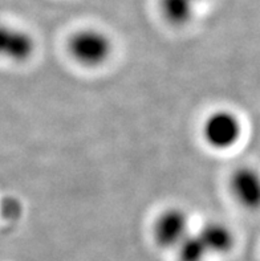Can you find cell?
Returning a JSON list of instances; mask_svg holds the SVG:
<instances>
[{"label":"cell","mask_w":260,"mask_h":261,"mask_svg":"<svg viewBox=\"0 0 260 261\" xmlns=\"http://www.w3.org/2000/svg\"><path fill=\"white\" fill-rule=\"evenodd\" d=\"M68 52L77 64L86 68L101 66L113 53V40L99 28H81L68 40Z\"/></svg>","instance_id":"6da1fadb"},{"label":"cell","mask_w":260,"mask_h":261,"mask_svg":"<svg viewBox=\"0 0 260 261\" xmlns=\"http://www.w3.org/2000/svg\"><path fill=\"white\" fill-rule=\"evenodd\" d=\"M204 142L214 150L234 147L242 137V123L235 113L219 109L210 113L202 125Z\"/></svg>","instance_id":"7a4b0ae2"},{"label":"cell","mask_w":260,"mask_h":261,"mask_svg":"<svg viewBox=\"0 0 260 261\" xmlns=\"http://www.w3.org/2000/svg\"><path fill=\"white\" fill-rule=\"evenodd\" d=\"M190 219L186 211L179 207H170L161 212L155 219L153 227V236L161 248H177L186 236L188 231Z\"/></svg>","instance_id":"3957f363"},{"label":"cell","mask_w":260,"mask_h":261,"mask_svg":"<svg viewBox=\"0 0 260 261\" xmlns=\"http://www.w3.org/2000/svg\"><path fill=\"white\" fill-rule=\"evenodd\" d=\"M36 41L30 32L11 24L0 23V59L24 63L33 56Z\"/></svg>","instance_id":"277c9868"},{"label":"cell","mask_w":260,"mask_h":261,"mask_svg":"<svg viewBox=\"0 0 260 261\" xmlns=\"http://www.w3.org/2000/svg\"><path fill=\"white\" fill-rule=\"evenodd\" d=\"M231 191L242 205L255 208L260 199V182L256 171L251 167L238 169L231 176Z\"/></svg>","instance_id":"5b68a950"},{"label":"cell","mask_w":260,"mask_h":261,"mask_svg":"<svg viewBox=\"0 0 260 261\" xmlns=\"http://www.w3.org/2000/svg\"><path fill=\"white\" fill-rule=\"evenodd\" d=\"M198 236L208 255H226L235 245V236L222 222H208L199 229Z\"/></svg>","instance_id":"8992f818"},{"label":"cell","mask_w":260,"mask_h":261,"mask_svg":"<svg viewBox=\"0 0 260 261\" xmlns=\"http://www.w3.org/2000/svg\"><path fill=\"white\" fill-rule=\"evenodd\" d=\"M158 11L162 19L173 27H184L191 23L195 16L193 0H158Z\"/></svg>","instance_id":"52a82bcc"},{"label":"cell","mask_w":260,"mask_h":261,"mask_svg":"<svg viewBox=\"0 0 260 261\" xmlns=\"http://www.w3.org/2000/svg\"><path fill=\"white\" fill-rule=\"evenodd\" d=\"M177 248L179 261H203L208 256L198 233H188Z\"/></svg>","instance_id":"ba28073f"},{"label":"cell","mask_w":260,"mask_h":261,"mask_svg":"<svg viewBox=\"0 0 260 261\" xmlns=\"http://www.w3.org/2000/svg\"><path fill=\"white\" fill-rule=\"evenodd\" d=\"M3 211L7 218L17 219L21 215V205L17 199H7L3 204Z\"/></svg>","instance_id":"9c48e42d"},{"label":"cell","mask_w":260,"mask_h":261,"mask_svg":"<svg viewBox=\"0 0 260 261\" xmlns=\"http://www.w3.org/2000/svg\"><path fill=\"white\" fill-rule=\"evenodd\" d=\"M193 2H195V3H201V2H204V0H193Z\"/></svg>","instance_id":"30bf717a"}]
</instances>
